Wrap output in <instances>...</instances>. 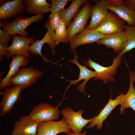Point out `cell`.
Here are the masks:
<instances>
[{"instance_id":"30bf717a","label":"cell","mask_w":135,"mask_h":135,"mask_svg":"<svg viewBox=\"0 0 135 135\" xmlns=\"http://www.w3.org/2000/svg\"><path fill=\"white\" fill-rule=\"evenodd\" d=\"M45 26L47 28V30L45 35L41 40H38L34 41L30 45L28 52L34 55H38L42 56L43 60L46 63L50 62L54 64V62H51L44 56L41 52L42 46L45 43L48 44L52 54H54L56 52V44L55 41V32L50 28L48 23L46 24Z\"/></svg>"},{"instance_id":"277c9868","label":"cell","mask_w":135,"mask_h":135,"mask_svg":"<svg viewBox=\"0 0 135 135\" xmlns=\"http://www.w3.org/2000/svg\"><path fill=\"white\" fill-rule=\"evenodd\" d=\"M60 113L57 107L48 103H42L34 107L28 116L31 120L38 124L58 120Z\"/></svg>"},{"instance_id":"f546056e","label":"cell","mask_w":135,"mask_h":135,"mask_svg":"<svg viewBox=\"0 0 135 135\" xmlns=\"http://www.w3.org/2000/svg\"><path fill=\"white\" fill-rule=\"evenodd\" d=\"M123 4L135 11V0H123Z\"/></svg>"},{"instance_id":"f1b7e54d","label":"cell","mask_w":135,"mask_h":135,"mask_svg":"<svg viewBox=\"0 0 135 135\" xmlns=\"http://www.w3.org/2000/svg\"><path fill=\"white\" fill-rule=\"evenodd\" d=\"M8 47L7 46L0 42V60L1 62L3 58L6 54Z\"/></svg>"},{"instance_id":"ac0fdd59","label":"cell","mask_w":135,"mask_h":135,"mask_svg":"<svg viewBox=\"0 0 135 135\" xmlns=\"http://www.w3.org/2000/svg\"><path fill=\"white\" fill-rule=\"evenodd\" d=\"M74 53V58L73 59H70L69 62L76 64L79 68L80 70L78 78L77 80L70 81V86L72 84L75 85L81 80H84V81L77 86V89L81 92H83L86 95L84 91V87L88 81L91 78L94 77L96 76L95 71H92L88 69L85 65L83 66L78 62V56L75 50L72 51Z\"/></svg>"},{"instance_id":"ba28073f","label":"cell","mask_w":135,"mask_h":135,"mask_svg":"<svg viewBox=\"0 0 135 135\" xmlns=\"http://www.w3.org/2000/svg\"><path fill=\"white\" fill-rule=\"evenodd\" d=\"M84 111V110L80 109L75 112L68 107L61 110V114L65 118L66 122L73 132L78 134L81 133L84 127L94 118V117L89 119L84 118L82 116Z\"/></svg>"},{"instance_id":"d4e9b609","label":"cell","mask_w":135,"mask_h":135,"mask_svg":"<svg viewBox=\"0 0 135 135\" xmlns=\"http://www.w3.org/2000/svg\"><path fill=\"white\" fill-rule=\"evenodd\" d=\"M66 26L65 22L61 20L60 24L55 30V41L56 45L61 42L65 43L67 34Z\"/></svg>"},{"instance_id":"5bb4252c","label":"cell","mask_w":135,"mask_h":135,"mask_svg":"<svg viewBox=\"0 0 135 135\" xmlns=\"http://www.w3.org/2000/svg\"><path fill=\"white\" fill-rule=\"evenodd\" d=\"M104 35L94 29H85L74 36L70 42V50L72 52L78 46L96 42Z\"/></svg>"},{"instance_id":"484cf974","label":"cell","mask_w":135,"mask_h":135,"mask_svg":"<svg viewBox=\"0 0 135 135\" xmlns=\"http://www.w3.org/2000/svg\"><path fill=\"white\" fill-rule=\"evenodd\" d=\"M68 0H51V6L50 12L51 14L59 12L64 8Z\"/></svg>"},{"instance_id":"6da1fadb","label":"cell","mask_w":135,"mask_h":135,"mask_svg":"<svg viewBox=\"0 0 135 135\" xmlns=\"http://www.w3.org/2000/svg\"><path fill=\"white\" fill-rule=\"evenodd\" d=\"M43 15H36L29 17H22L21 14L19 16L10 22L4 20L0 22V26L3 30H5L10 36L16 34L26 37L28 33L25 31L26 28L34 22H38L43 18Z\"/></svg>"},{"instance_id":"44dd1931","label":"cell","mask_w":135,"mask_h":135,"mask_svg":"<svg viewBox=\"0 0 135 135\" xmlns=\"http://www.w3.org/2000/svg\"><path fill=\"white\" fill-rule=\"evenodd\" d=\"M88 0H73L70 6L67 8H64L59 13L61 19L66 22L67 26H69L71 19L76 15L81 5L89 2Z\"/></svg>"},{"instance_id":"4316f807","label":"cell","mask_w":135,"mask_h":135,"mask_svg":"<svg viewBox=\"0 0 135 135\" xmlns=\"http://www.w3.org/2000/svg\"><path fill=\"white\" fill-rule=\"evenodd\" d=\"M61 20L59 12L51 14L49 16L48 22L50 28L55 30L60 24Z\"/></svg>"},{"instance_id":"9a60e30c","label":"cell","mask_w":135,"mask_h":135,"mask_svg":"<svg viewBox=\"0 0 135 135\" xmlns=\"http://www.w3.org/2000/svg\"><path fill=\"white\" fill-rule=\"evenodd\" d=\"M38 124L28 116H21L16 122L11 135H37Z\"/></svg>"},{"instance_id":"ffe728a7","label":"cell","mask_w":135,"mask_h":135,"mask_svg":"<svg viewBox=\"0 0 135 135\" xmlns=\"http://www.w3.org/2000/svg\"><path fill=\"white\" fill-rule=\"evenodd\" d=\"M24 2L25 10L28 13L43 15L50 12L51 4L46 0H26Z\"/></svg>"},{"instance_id":"d6a6232c","label":"cell","mask_w":135,"mask_h":135,"mask_svg":"<svg viewBox=\"0 0 135 135\" xmlns=\"http://www.w3.org/2000/svg\"><path fill=\"white\" fill-rule=\"evenodd\" d=\"M130 78L134 82L135 81V72H130Z\"/></svg>"},{"instance_id":"7c38bea8","label":"cell","mask_w":135,"mask_h":135,"mask_svg":"<svg viewBox=\"0 0 135 135\" xmlns=\"http://www.w3.org/2000/svg\"><path fill=\"white\" fill-rule=\"evenodd\" d=\"M109 6L107 0H96L92 7L90 21L85 28L93 30L98 26L107 16Z\"/></svg>"},{"instance_id":"7a4b0ae2","label":"cell","mask_w":135,"mask_h":135,"mask_svg":"<svg viewBox=\"0 0 135 135\" xmlns=\"http://www.w3.org/2000/svg\"><path fill=\"white\" fill-rule=\"evenodd\" d=\"M92 6L88 2L84 4L74 16L72 22L66 28L67 34L65 43L70 42L77 34L82 32L85 29V26L91 16Z\"/></svg>"},{"instance_id":"cb8c5ba5","label":"cell","mask_w":135,"mask_h":135,"mask_svg":"<svg viewBox=\"0 0 135 135\" xmlns=\"http://www.w3.org/2000/svg\"><path fill=\"white\" fill-rule=\"evenodd\" d=\"M124 30L126 43L125 48L118 54L120 58L125 53L135 48V25H125Z\"/></svg>"},{"instance_id":"603a6c76","label":"cell","mask_w":135,"mask_h":135,"mask_svg":"<svg viewBox=\"0 0 135 135\" xmlns=\"http://www.w3.org/2000/svg\"><path fill=\"white\" fill-rule=\"evenodd\" d=\"M130 86L128 91L124 97L120 105V114H124L125 109L132 108L135 112V88L133 86L134 82L130 78Z\"/></svg>"},{"instance_id":"83f0119b","label":"cell","mask_w":135,"mask_h":135,"mask_svg":"<svg viewBox=\"0 0 135 135\" xmlns=\"http://www.w3.org/2000/svg\"><path fill=\"white\" fill-rule=\"evenodd\" d=\"M11 36L6 30L0 29V42L7 46L12 40Z\"/></svg>"},{"instance_id":"2e32d148","label":"cell","mask_w":135,"mask_h":135,"mask_svg":"<svg viewBox=\"0 0 135 135\" xmlns=\"http://www.w3.org/2000/svg\"><path fill=\"white\" fill-rule=\"evenodd\" d=\"M96 43L98 45H104L106 48H112L116 53H120L126 44L125 31L124 30L119 34L104 36Z\"/></svg>"},{"instance_id":"4dcf8cb0","label":"cell","mask_w":135,"mask_h":135,"mask_svg":"<svg viewBox=\"0 0 135 135\" xmlns=\"http://www.w3.org/2000/svg\"><path fill=\"white\" fill-rule=\"evenodd\" d=\"M109 6H118L123 4V0H107Z\"/></svg>"},{"instance_id":"52a82bcc","label":"cell","mask_w":135,"mask_h":135,"mask_svg":"<svg viewBox=\"0 0 135 135\" xmlns=\"http://www.w3.org/2000/svg\"><path fill=\"white\" fill-rule=\"evenodd\" d=\"M23 89L20 85L6 87L2 93V98L0 102V116H4L10 113L14 105L20 100Z\"/></svg>"},{"instance_id":"5b68a950","label":"cell","mask_w":135,"mask_h":135,"mask_svg":"<svg viewBox=\"0 0 135 135\" xmlns=\"http://www.w3.org/2000/svg\"><path fill=\"white\" fill-rule=\"evenodd\" d=\"M122 59L117 56L114 58L112 64L107 67L103 66L94 62L89 57L88 60L84 62L85 65L95 70L96 76L94 80H101L104 83H106L109 80L114 82V76L116 73V70Z\"/></svg>"},{"instance_id":"3957f363","label":"cell","mask_w":135,"mask_h":135,"mask_svg":"<svg viewBox=\"0 0 135 135\" xmlns=\"http://www.w3.org/2000/svg\"><path fill=\"white\" fill-rule=\"evenodd\" d=\"M43 74L42 71L31 66L21 67L18 72L10 79L9 84L10 86H20L24 89L36 83Z\"/></svg>"},{"instance_id":"9c48e42d","label":"cell","mask_w":135,"mask_h":135,"mask_svg":"<svg viewBox=\"0 0 135 135\" xmlns=\"http://www.w3.org/2000/svg\"><path fill=\"white\" fill-rule=\"evenodd\" d=\"M12 36L13 38L12 43L10 46H8L6 58H9L12 56L18 54L31 58V56L28 52L29 44L34 42V37L28 38L16 34Z\"/></svg>"},{"instance_id":"1f68e13d","label":"cell","mask_w":135,"mask_h":135,"mask_svg":"<svg viewBox=\"0 0 135 135\" xmlns=\"http://www.w3.org/2000/svg\"><path fill=\"white\" fill-rule=\"evenodd\" d=\"M86 131L85 130L83 133H76L74 132H71L66 134V135H86Z\"/></svg>"},{"instance_id":"e0dca14e","label":"cell","mask_w":135,"mask_h":135,"mask_svg":"<svg viewBox=\"0 0 135 135\" xmlns=\"http://www.w3.org/2000/svg\"><path fill=\"white\" fill-rule=\"evenodd\" d=\"M25 10L24 0L7 1L0 7V19L6 20L23 12Z\"/></svg>"},{"instance_id":"d6986e66","label":"cell","mask_w":135,"mask_h":135,"mask_svg":"<svg viewBox=\"0 0 135 135\" xmlns=\"http://www.w3.org/2000/svg\"><path fill=\"white\" fill-rule=\"evenodd\" d=\"M28 62L27 58L24 56L18 54L12 56L8 72L4 78L1 80L0 90L7 87H10L9 82L10 79L18 72L20 68L26 66Z\"/></svg>"},{"instance_id":"8992f818","label":"cell","mask_w":135,"mask_h":135,"mask_svg":"<svg viewBox=\"0 0 135 135\" xmlns=\"http://www.w3.org/2000/svg\"><path fill=\"white\" fill-rule=\"evenodd\" d=\"M124 21L110 11L100 24L94 30L104 36L120 33L124 31Z\"/></svg>"},{"instance_id":"7402d4cb","label":"cell","mask_w":135,"mask_h":135,"mask_svg":"<svg viewBox=\"0 0 135 135\" xmlns=\"http://www.w3.org/2000/svg\"><path fill=\"white\" fill-rule=\"evenodd\" d=\"M108 9L127 22L129 26L135 25V11L122 4L118 6H109Z\"/></svg>"},{"instance_id":"4fadbf2b","label":"cell","mask_w":135,"mask_h":135,"mask_svg":"<svg viewBox=\"0 0 135 135\" xmlns=\"http://www.w3.org/2000/svg\"><path fill=\"white\" fill-rule=\"evenodd\" d=\"M124 94L122 92L118 95L114 100H112L110 95V98L108 102L104 108L97 116H94L93 120L86 128L87 129L93 128L96 125L97 130L101 129L102 127L103 122L117 105H120L123 100Z\"/></svg>"},{"instance_id":"8fae6325","label":"cell","mask_w":135,"mask_h":135,"mask_svg":"<svg viewBox=\"0 0 135 135\" xmlns=\"http://www.w3.org/2000/svg\"><path fill=\"white\" fill-rule=\"evenodd\" d=\"M72 131L63 117L57 121L44 122L38 124L37 135H56L62 132L67 134Z\"/></svg>"}]
</instances>
